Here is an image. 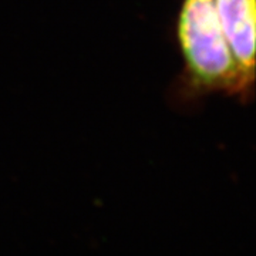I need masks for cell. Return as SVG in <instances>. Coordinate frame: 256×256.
I'll return each mask as SVG.
<instances>
[{
	"label": "cell",
	"mask_w": 256,
	"mask_h": 256,
	"mask_svg": "<svg viewBox=\"0 0 256 256\" xmlns=\"http://www.w3.org/2000/svg\"><path fill=\"white\" fill-rule=\"evenodd\" d=\"M220 28L234 56L244 98L250 96L255 82V0H215Z\"/></svg>",
	"instance_id": "2"
},
{
	"label": "cell",
	"mask_w": 256,
	"mask_h": 256,
	"mask_svg": "<svg viewBox=\"0 0 256 256\" xmlns=\"http://www.w3.org/2000/svg\"><path fill=\"white\" fill-rule=\"evenodd\" d=\"M176 36L185 72L195 90L244 97L236 63L222 33L215 0H184Z\"/></svg>",
	"instance_id": "1"
}]
</instances>
